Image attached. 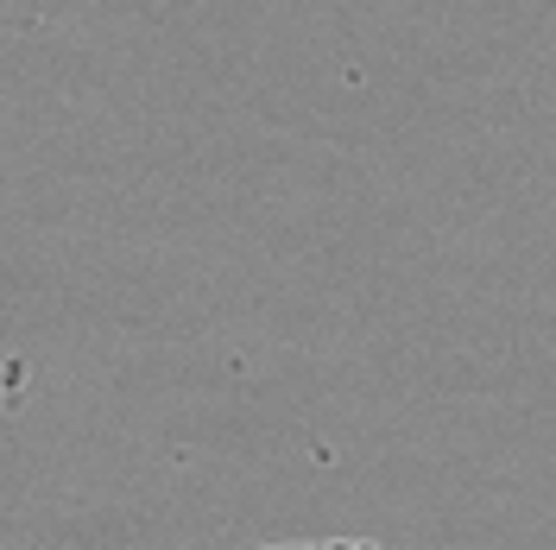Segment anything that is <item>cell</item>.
Here are the masks:
<instances>
[{
    "label": "cell",
    "instance_id": "obj_1",
    "mask_svg": "<svg viewBox=\"0 0 556 550\" xmlns=\"http://www.w3.org/2000/svg\"><path fill=\"white\" fill-rule=\"evenodd\" d=\"M266 550H386L374 538H291V545H266Z\"/></svg>",
    "mask_w": 556,
    "mask_h": 550
}]
</instances>
